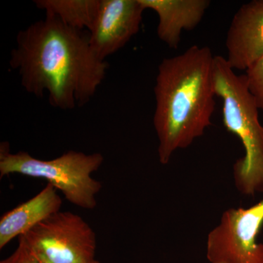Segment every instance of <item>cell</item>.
<instances>
[{"mask_svg":"<svg viewBox=\"0 0 263 263\" xmlns=\"http://www.w3.org/2000/svg\"><path fill=\"white\" fill-rule=\"evenodd\" d=\"M9 64L26 91L37 98L47 92L50 105L64 110L89 103L109 67L91 49L89 32L49 15L19 31Z\"/></svg>","mask_w":263,"mask_h":263,"instance_id":"obj_1","label":"cell"},{"mask_svg":"<svg viewBox=\"0 0 263 263\" xmlns=\"http://www.w3.org/2000/svg\"><path fill=\"white\" fill-rule=\"evenodd\" d=\"M214 57L206 46H191L164 59L156 77L154 127L161 164L190 146L212 125L215 110Z\"/></svg>","mask_w":263,"mask_h":263,"instance_id":"obj_2","label":"cell"},{"mask_svg":"<svg viewBox=\"0 0 263 263\" xmlns=\"http://www.w3.org/2000/svg\"><path fill=\"white\" fill-rule=\"evenodd\" d=\"M214 84L216 96L222 100L224 127L239 138L245 150L233 167L235 186L247 195L263 193V127L246 76L237 75L224 57L215 56Z\"/></svg>","mask_w":263,"mask_h":263,"instance_id":"obj_3","label":"cell"},{"mask_svg":"<svg viewBox=\"0 0 263 263\" xmlns=\"http://www.w3.org/2000/svg\"><path fill=\"white\" fill-rule=\"evenodd\" d=\"M9 146L6 142L0 145L1 179L17 174L45 179L76 206L87 210L97 206L96 196L103 185L91 175L103 163L102 154L71 150L53 160H43L22 151L11 153Z\"/></svg>","mask_w":263,"mask_h":263,"instance_id":"obj_4","label":"cell"},{"mask_svg":"<svg viewBox=\"0 0 263 263\" xmlns=\"http://www.w3.org/2000/svg\"><path fill=\"white\" fill-rule=\"evenodd\" d=\"M20 237L48 263H91L96 259L94 230L74 213L60 211Z\"/></svg>","mask_w":263,"mask_h":263,"instance_id":"obj_5","label":"cell"},{"mask_svg":"<svg viewBox=\"0 0 263 263\" xmlns=\"http://www.w3.org/2000/svg\"><path fill=\"white\" fill-rule=\"evenodd\" d=\"M263 224V200L249 209H230L208 236L211 263H263V245L257 242Z\"/></svg>","mask_w":263,"mask_h":263,"instance_id":"obj_6","label":"cell"},{"mask_svg":"<svg viewBox=\"0 0 263 263\" xmlns=\"http://www.w3.org/2000/svg\"><path fill=\"white\" fill-rule=\"evenodd\" d=\"M144 11L138 0H100L94 25L89 32L95 54L105 60L139 32Z\"/></svg>","mask_w":263,"mask_h":263,"instance_id":"obj_7","label":"cell"},{"mask_svg":"<svg viewBox=\"0 0 263 263\" xmlns=\"http://www.w3.org/2000/svg\"><path fill=\"white\" fill-rule=\"evenodd\" d=\"M227 61L247 70L263 57V0L243 4L232 19L226 38Z\"/></svg>","mask_w":263,"mask_h":263,"instance_id":"obj_8","label":"cell"},{"mask_svg":"<svg viewBox=\"0 0 263 263\" xmlns=\"http://www.w3.org/2000/svg\"><path fill=\"white\" fill-rule=\"evenodd\" d=\"M143 9L159 17L157 35L168 47L176 49L183 30H192L201 22L211 4L209 0H138Z\"/></svg>","mask_w":263,"mask_h":263,"instance_id":"obj_9","label":"cell"},{"mask_svg":"<svg viewBox=\"0 0 263 263\" xmlns=\"http://www.w3.org/2000/svg\"><path fill=\"white\" fill-rule=\"evenodd\" d=\"M62 205L57 189L48 183L35 196L5 213L0 219V249L60 212Z\"/></svg>","mask_w":263,"mask_h":263,"instance_id":"obj_10","label":"cell"},{"mask_svg":"<svg viewBox=\"0 0 263 263\" xmlns=\"http://www.w3.org/2000/svg\"><path fill=\"white\" fill-rule=\"evenodd\" d=\"M38 9L72 29L89 32L97 18L100 0H36Z\"/></svg>","mask_w":263,"mask_h":263,"instance_id":"obj_11","label":"cell"},{"mask_svg":"<svg viewBox=\"0 0 263 263\" xmlns=\"http://www.w3.org/2000/svg\"><path fill=\"white\" fill-rule=\"evenodd\" d=\"M245 76L249 91L259 110H263V57L246 70Z\"/></svg>","mask_w":263,"mask_h":263,"instance_id":"obj_12","label":"cell"},{"mask_svg":"<svg viewBox=\"0 0 263 263\" xmlns=\"http://www.w3.org/2000/svg\"><path fill=\"white\" fill-rule=\"evenodd\" d=\"M0 263H41L22 237L18 238V246L14 252Z\"/></svg>","mask_w":263,"mask_h":263,"instance_id":"obj_13","label":"cell"},{"mask_svg":"<svg viewBox=\"0 0 263 263\" xmlns=\"http://www.w3.org/2000/svg\"><path fill=\"white\" fill-rule=\"evenodd\" d=\"M33 253H34V252H33ZM36 257H37V258L38 260H39L40 262H41V263H48V262H46V261H45L44 259L40 258V257H38L37 256H36ZM91 263H100V262H99L98 260H97V259H95L94 262H92Z\"/></svg>","mask_w":263,"mask_h":263,"instance_id":"obj_14","label":"cell"}]
</instances>
